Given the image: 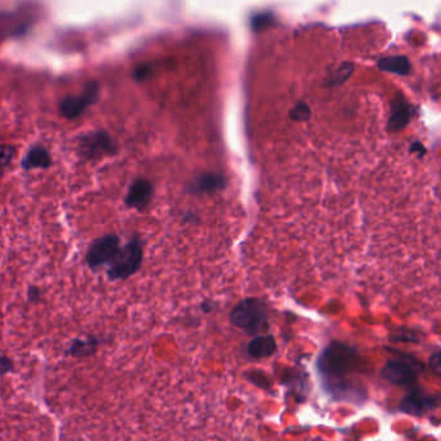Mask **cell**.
<instances>
[{
    "instance_id": "obj_21",
    "label": "cell",
    "mask_w": 441,
    "mask_h": 441,
    "mask_svg": "<svg viewBox=\"0 0 441 441\" xmlns=\"http://www.w3.org/2000/svg\"><path fill=\"white\" fill-rule=\"evenodd\" d=\"M14 369L13 361L7 356H0V376L8 374Z\"/></svg>"
},
{
    "instance_id": "obj_17",
    "label": "cell",
    "mask_w": 441,
    "mask_h": 441,
    "mask_svg": "<svg viewBox=\"0 0 441 441\" xmlns=\"http://www.w3.org/2000/svg\"><path fill=\"white\" fill-rule=\"evenodd\" d=\"M354 71V65L353 64H342L331 76V86H339L344 84V82L351 76Z\"/></svg>"
},
{
    "instance_id": "obj_18",
    "label": "cell",
    "mask_w": 441,
    "mask_h": 441,
    "mask_svg": "<svg viewBox=\"0 0 441 441\" xmlns=\"http://www.w3.org/2000/svg\"><path fill=\"white\" fill-rule=\"evenodd\" d=\"M289 117H291L293 121L302 123V121H306V120L310 119V117H311V110H310V108H309L306 104L300 102V104H297L294 108H291V112H289Z\"/></svg>"
},
{
    "instance_id": "obj_14",
    "label": "cell",
    "mask_w": 441,
    "mask_h": 441,
    "mask_svg": "<svg viewBox=\"0 0 441 441\" xmlns=\"http://www.w3.org/2000/svg\"><path fill=\"white\" fill-rule=\"evenodd\" d=\"M378 67L386 73L405 76L410 74L412 64L407 56H392L381 58L378 61Z\"/></svg>"
},
{
    "instance_id": "obj_19",
    "label": "cell",
    "mask_w": 441,
    "mask_h": 441,
    "mask_svg": "<svg viewBox=\"0 0 441 441\" xmlns=\"http://www.w3.org/2000/svg\"><path fill=\"white\" fill-rule=\"evenodd\" d=\"M16 155V147L10 145H0V169L10 165Z\"/></svg>"
},
{
    "instance_id": "obj_9",
    "label": "cell",
    "mask_w": 441,
    "mask_h": 441,
    "mask_svg": "<svg viewBox=\"0 0 441 441\" xmlns=\"http://www.w3.org/2000/svg\"><path fill=\"white\" fill-rule=\"evenodd\" d=\"M413 117V106L403 95H396L391 101V115L388 118V130L391 133L404 130Z\"/></svg>"
},
{
    "instance_id": "obj_11",
    "label": "cell",
    "mask_w": 441,
    "mask_h": 441,
    "mask_svg": "<svg viewBox=\"0 0 441 441\" xmlns=\"http://www.w3.org/2000/svg\"><path fill=\"white\" fill-rule=\"evenodd\" d=\"M226 186V178L221 174L215 173H205L196 177L193 182L189 184V191L191 194L205 195L213 194Z\"/></svg>"
},
{
    "instance_id": "obj_15",
    "label": "cell",
    "mask_w": 441,
    "mask_h": 441,
    "mask_svg": "<svg viewBox=\"0 0 441 441\" xmlns=\"http://www.w3.org/2000/svg\"><path fill=\"white\" fill-rule=\"evenodd\" d=\"M98 342L96 338H88V339H75L67 350L69 355L74 357H86L92 355L97 350Z\"/></svg>"
},
{
    "instance_id": "obj_22",
    "label": "cell",
    "mask_w": 441,
    "mask_h": 441,
    "mask_svg": "<svg viewBox=\"0 0 441 441\" xmlns=\"http://www.w3.org/2000/svg\"><path fill=\"white\" fill-rule=\"evenodd\" d=\"M409 151H410L412 154H417L418 158L422 159V158L426 155V151L427 150H426V147H425V145H423L422 142H420V141H414V142L410 145Z\"/></svg>"
},
{
    "instance_id": "obj_12",
    "label": "cell",
    "mask_w": 441,
    "mask_h": 441,
    "mask_svg": "<svg viewBox=\"0 0 441 441\" xmlns=\"http://www.w3.org/2000/svg\"><path fill=\"white\" fill-rule=\"evenodd\" d=\"M278 344L272 335H259L248 344V355L252 359H266L274 355Z\"/></svg>"
},
{
    "instance_id": "obj_3",
    "label": "cell",
    "mask_w": 441,
    "mask_h": 441,
    "mask_svg": "<svg viewBox=\"0 0 441 441\" xmlns=\"http://www.w3.org/2000/svg\"><path fill=\"white\" fill-rule=\"evenodd\" d=\"M143 259V249L139 237H133L130 243L121 248L110 262L108 270V278L111 280H126L133 276L141 267Z\"/></svg>"
},
{
    "instance_id": "obj_20",
    "label": "cell",
    "mask_w": 441,
    "mask_h": 441,
    "mask_svg": "<svg viewBox=\"0 0 441 441\" xmlns=\"http://www.w3.org/2000/svg\"><path fill=\"white\" fill-rule=\"evenodd\" d=\"M429 366L433 374L441 378V351L440 353H435L430 356L429 359Z\"/></svg>"
},
{
    "instance_id": "obj_2",
    "label": "cell",
    "mask_w": 441,
    "mask_h": 441,
    "mask_svg": "<svg viewBox=\"0 0 441 441\" xmlns=\"http://www.w3.org/2000/svg\"><path fill=\"white\" fill-rule=\"evenodd\" d=\"M267 319L269 315L266 305L256 298H248L240 302L230 315L231 323L250 335L266 331Z\"/></svg>"
},
{
    "instance_id": "obj_4",
    "label": "cell",
    "mask_w": 441,
    "mask_h": 441,
    "mask_svg": "<svg viewBox=\"0 0 441 441\" xmlns=\"http://www.w3.org/2000/svg\"><path fill=\"white\" fill-rule=\"evenodd\" d=\"M425 366L416 357L401 355L400 359L388 360L381 370V376L388 383L396 386H410L417 382Z\"/></svg>"
},
{
    "instance_id": "obj_5",
    "label": "cell",
    "mask_w": 441,
    "mask_h": 441,
    "mask_svg": "<svg viewBox=\"0 0 441 441\" xmlns=\"http://www.w3.org/2000/svg\"><path fill=\"white\" fill-rule=\"evenodd\" d=\"M78 151L84 159H98L117 154L118 147L106 132L96 130L80 137Z\"/></svg>"
},
{
    "instance_id": "obj_16",
    "label": "cell",
    "mask_w": 441,
    "mask_h": 441,
    "mask_svg": "<svg viewBox=\"0 0 441 441\" xmlns=\"http://www.w3.org/2000/svg\"><path fill=\"white\" fill-rule=\"evenodd\" d=\"M390 341L394 344H420L418 334L407 328H400L398 331L390 334Z\"/></svg>"
},
{
    "instance_id": "obj_7",
    "label": "cell",
    "mask_w": 441,
    "mask_h": 441,
    "mask_svg": "<svg viewBox=\"0 0 441 441\" xmlns=\"http://www.w3.org/2000/svg\"><path fill=\"white\" fill-rule=\"evenodd\" d=\"M98 97V84L91 82L86 84L80 96H71L62 99L60 104L61 114L67 119H75L80 117L86 108L96 102Z\"/></svg>"
},
{
    "instance_id": "obj_8",
    "label": "cell",
    "mask_w": 441,
    "mask_h": 441,
    "mask_svg": "<svg viewBox=\"0 0 441 441\" xmlns=\"http://www.w3.org/2000/svg\"><path fill=\"white\" fill-rule=\"evenodd\" d=\"M439 404L438 398L432 395H427L420 390H413L405 398L400 401L398 409L413 417H422L427 412L436 408Z\"/></svg>"
},
{
    "instance_id": "obj_23",
    "label": "cell",
    "mask_w": 441,
    "mask_h": 441,
    "mask_svg": "<svg viewBox=\"0 0 441 441\" xmlns=\"http://www.w3.org/2000/svg\"><path fill=\"white\" fill-rule=\"evenodd\" d=\"M40 298V291L36 287H32L29 289V300L32 302H36Z\"/></svg>"
},
{
    "instance_id": "obj_10",
    "label": "cell",
    "mask_w": 441,
    "mask_h": 441,
    "mask_svg": "<svg viewBox=\"0 0 441 441\" xmlns=\"http://www.w3.org/2000/svg\"><path fill=\"white\" fill-rule=\"evenodd\" d=\"M154 196V187L149 180L140 178L132 183L128 190V195L126 198V203L133 209L145 211L152 200Z\"/></svg>"
},
{
    "instance_id": "obj_6",
    "label": "cell",
    "mask_w": 441,
    "mask_h": 441,
    "mask_svg": "<svg viewBox=\"0 0 441 441\" xmlns=\"http://www.w3.org/2000/svg\"><path fill=\"white\" fill-rule=\"evenodd\" d=\"M120 250V240L117 235L99 237L88 249L86 263L91 269H97L110 263Z\"/></svg>"
},
{
    "instance_id": "obj_1",
    "label": "cell",
    "mask_w": 441,
    "mask_h": 441,
    "mask_svg": "<svg viewBox=\"0 0 441 441\" xmlns=\"http://www.w3.org/2000/svg\"><path fill=\"white\" fill-rule=\"evenodd\" d=\"M361 359L355 348L342 342H332L324 348L318 359V369L324 381V388L334 400L363 403L368 395L363 385L348 379L359 372Z\"/></svg>"
},
{
    "instance_id": "obj_13",
    "label": "cell",
    "mask_w": 441,
    "mask_h": 441,
    "mask_svg": "<svg viewBox=\"0 0 441 441\" xmlns=\"http://www.w3.org/2000/svg\"><path fill=\"white\" fill-rule=\"evenodd\" d=\"M51 164H52V158H51L49 151L43 146L38 145L27 151V154L25 155V158L22 160L21 165L25 171H30V169H35V168L45 169V168H49Z\"/></svg>"
}]
</instances>
